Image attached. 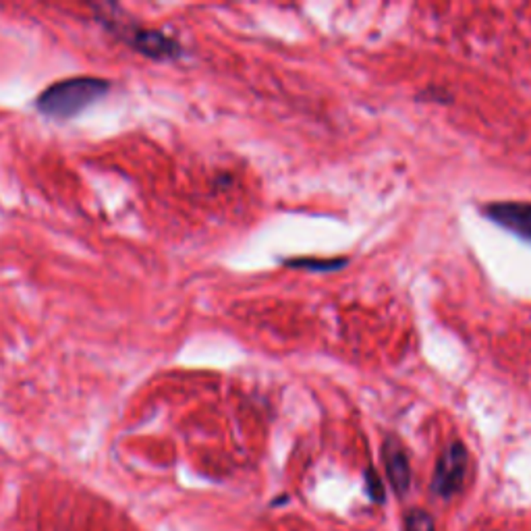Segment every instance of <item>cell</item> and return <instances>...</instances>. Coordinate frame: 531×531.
I'll list each match as a JSON object with an SVG mask.
<instances>
[{
  "mask_svg": "<svg viewBox=\"0 0 531 531\" xmlns=\"http://www.w3.org/2000/svg\"><path fill=\"white\" fill-rule=\"evenodd\" d=\"M109 82L96 77H77V79H66V82H58L50 85L42 96L38 98V109L49 117L65 119V117H75L77 112H82L87 106L96 102L109 92Z\"/></svg>",
  "mask_w": 531,
  "mask_h": 531,
  "instance_id": "1",
  "label": "cell"
},
{
  "mask_svg": "<svg viewBox=\"0 0 531 531\" xmlns=\"http://www.w3.org/2000/svg\"><path fill=\"white\" fill-rule=\"evenodd\" d=\"M467 448L463 442L455 440L445 448V453L438 456L436 472L432 480V490L440 499H453L459 492L467 473Z\"/></svg>",
  "mask_w": 531,
  "mask_h": 531,
  "instance_id": "2",
  "label": "cell"
},
{
  "mask_svg": "<svg viewBox=\"0 0 531 531\" xmlns=\"http://www.w3.org/2000/svg\"><path fill=\"white\" fill-rule=\"evenodd\" d=\"M482 210L494 225L531 241V201H492Z\"/></svg>",
  "mask_w": 531,
  "mask_h": 531,
  "instance_id": "3",
  "label": "cell"
},
{
  "mask_svg": "<svg viewBox=\"0 0 531 531\" xmlns=\"http://www.w3.org/2000/svg\"><path fill=\"white\" fill-rule=\"evenodd\" d=\"M125 42L136 49L141 55L150 57V58H174L181 55V46L174 42L173 38L164 36L160 31H152V30H125L123 33Z\"/></svg>",
  "mask_w": 531,
  "mask_h": 531,
  "instance_id": "4",
  "label": "cell"
},
{
  "mask_svg": "<svg viewBox=\"0 0 531 531\" xmlns=\"http://www.w3.org/2000/svg\"><path fill=\"white\" fill-rule=\"evenodd\" d=\"M385 465L388 480H391L393 490L399 496H405L412 488V465L405 448L401 447L399 440L388 438L385 445Z\"/></svg>",
  "mask_w": 531,
  "mask_h": 531,
  "instance_id": "5",
  "label": "cell"
},
{
  "mask_svg": "<svg viewBox=\"0 0 531 531\" xmlns=\"http://www.w3.org/2000/svg\"><path fill=\"white\" fill-rule=\"evenodd\" d=\"M405 531H436L432 515L423 509H409L405 515Z\"/></svg>",
  "mask_w": 531,
  "mask_h": 531,
  "instance_id": "6",
  "label": "cell"
},
{
  "mask_svg": "<svg viewBox=\"0 0 531 531\" xmlns=\"http://www.w3.org/2000/svg\"><path fill=\"white\" fill-rule=\"evenodd\" d=\"M291 268H305V270H339L342 264H347V260H288L287 261Z\"/></svg>",
  "mask_w": 531,
  "mask_h": 531,
  "instance_id": "7",
  "label": "cell"
},
{
  "mask_svg": "<svg viewBox=\"0 0 531 531\" xmlns=\"http://www.w3.org/2000/svg\"><path fill=\"white\" fill-rule=\"evenodd\" d=\"M366 490H367V496L374 502H385V486H382L380 475L376 473V469L372 467L366 472Z\"/></svg>",
  "mask_w": 531,
  "mask_h": 531,
  "instance_id": "8",
  "label": "cell"
}]
</instances>
